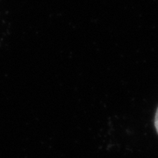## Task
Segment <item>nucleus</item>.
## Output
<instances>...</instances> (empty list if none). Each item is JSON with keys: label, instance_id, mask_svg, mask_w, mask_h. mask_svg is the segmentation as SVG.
Returning a JSON list of instances; mask_svg holds the SVG:
<instances>
[{"label": "nucleus", "instance_id": "nucleus-1", "mask_svg": "<svg viewBox=\"0 0 158 158\" xmlns=\"http://www.w3.org/2000/svg\"><path fill=\"white\" fill-rule=\"evenodd\" d=\"M155 127H156V130L158 134V107L157 110H156V115H155Z\"/></svg>", "mask_w": 158, "mask_h": 158}]
</instances>
